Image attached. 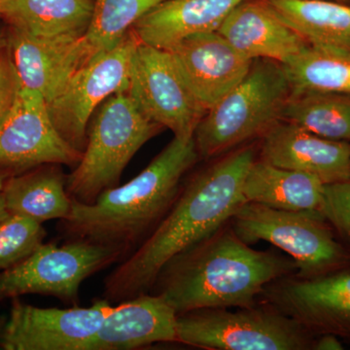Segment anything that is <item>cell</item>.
I'll list each match as a JSON object with an SVG mask.
<instances>
[{
	"instance_id": "cell-1",
	"label": "cell",
	"mask_w": 350,
	"mask_h": 350,
	"mask_svg": "<svg viewBox=\"0 0 350 350\" xmlns=\"http://www.w3.org/2000/svg\"><path fill=\"white\" fill-rule=\"evenodd\" d=\"M256 159L247 145L191 177L155 229L108 275L105 299L119 304L149 293L172 258L230 223L245 202L243 181Z\"/></svg>"
},
{
	"instance_id": "cell-2",
	"label": "cell",
	"mask_w": 350,
	"mask_h": 350,
	"mask_svg": "<svg viewBox=\"0 0 350 350\" xmlns=\"http://www.w3.org/2000/svg\"><path fill=\"white\" fill-rule=\"evenodd\" d=\"M296 269L293 260L244 243L231 226L172 258L151 291L177 315L204 308H247L271 282Z\"/></svg>"
},
{
	"instance_id": "cell-3",
	"label": "cell",
	"mask_w": 350,
	"mask_h": 350,
	"mask_svg": "<svg viewBox=\"0 0 350 350\" xmlns=\"http://www.w3.org/2000/svg\"><path fill=\"white\" fill-rule=\"evenodd\" d=\"M199 158L194 138L183 142L174 137L128 183L105 191L91 204L72 200L62 229L70 239L115 246L128 257L169 213L184 176Z\"/></svg>"
},
{
	"instance_id": "cell-4",
	"label": "cell",
	"mask_w": 350,
	"mask_h": 350,
	"mask_svg": "<svg viewBox=\"0 0 350 350\" xmlns=\"http://www.w3.org/2000/svg\"><path fill=\"white\" fill-rule=\"evenodd\" d=\"M293 86L283 64L254 59L243 81L206 112L195 131L200 157L225 155L282 121Z\"/></svg>"
},
{
	"instance_id": "cell-5",
	"label": "cell",
	"mask_w": 350,
	"mask_h": 350,
	"mask_svg": "<svg viewBox=\"0 0 350 350\" xmlns=\"http://www.w3.org/2000/svg\"><path fill=\"white\" fill-rule=\"evenodd\" d=\"M89 126L81 161L66 182L71 200L85 204L118 186L133 156L163 129L139 109L128 90L109 96Z\"/></svg>"
},
{
	"instance_id": "cell-6",
	"label": "cell",
	"mask_w": 350,
	"mask_h": 350,
	"mask_svg": "<svg viewBox=\"0 0 350 350\" xmlns=\"http://www.w3.org/2000/svg\"><path fill=\"white\" fill-rule=\"evenodd\" d=\"M232 231L244 243L267 241L284 251L298 271L312 278L342 269L349 255L319 211H287L245 202L232 216Z\"/></svg>"
},
{
	"instance_id": "cell-7",
	"label": "cell",
	"mask_w": 350,
	"mask_h": 350,
	"mask_svg": "<svg viewBox=\"0 0 350 350\" xmlns=\"http://www.w3.org/2000/svg\"><path fill=\"white\" fill-rule=\"evenodd\" d=\"M296 320L273 308H204L178 314L177 342L215 350L312 349L314 338Z\"/></svg>"
},
{
	"instance_id": "cell-8",
	"label": "cell",
	"mask_w": 350,
	"mask_h": 350,
	"mask_svg": "<svg viewBox=\"0 0 350 350\" xmlns=\"http://www.w3.org/2000/svg\"><path fill=\"white\" fill-rule=\"evenodd\" d=\"M126 257L121 248L85 239L61 246L43 243L24 261L0 271V301L42 294L77 306L83 282Z\"/></svg>"
},
{
	"instance_id": "cell-9",
	"label": "cell",
	"mask_w": 350,
	"mask_h": 350,
	"mask_svg": "<svg viewBox=\"0 0 350 350\" xmlns=\"http://www.w3.org/2000/svg\"><path fill=\"white\" fill-rule=\"evenodd\" d=\"M138 44L131 29L116 47L78 69L61 93L47 103L55 128L76 150H85L88 126L94 112L112 94L129 89Z\"/></svg>"
},
{
	"instance_id": "cell-10",
	"label": "cell",
	"mask_w": 350,
	"mask_h": 350,
	"mask_svg": "<svg viewBox=\"0 0 350 350\" xmlns=\"http://www.w3.org/2000/svg\"><path fill=\"white\" fill-rule=\"evenodd\" d=\"M129 94L152 121L188 142L207 110L184 81L169 51L139 42L130 76Z\"/></svg>"
},
{
	"instance_id": "cell-11",
	"label": "cell",
	"mask_w": 350,
	"mask_h": 350,
	"mask_svg": "<svg viewBox=\"0 0 350 350\" xmlns=\"http://www.w3.org/2000/svg\"><path fill=\"white\" fill-rule=\"evenodd\" d=\"M113 306L107 299L88 308H38L14 298L0 335L5 350H86Z\"/></svg>"
},
{
	"instance_id": "cell-12",
	"label": "cell",
	"mask_w": 350,
	"mask_h": 350,
	"mask_svg": "<svg viewBox=\"0 0 350 350\" xmlns=\"http://www.w3.org/2000/svg\"><path fill=\"white\" fill-rule=\"evenodd\" d=\"M82 156L55 128L45 98L22 87L0 126V169L18 174L47 163L76 167Z\"/></svg>"
},
{
	"instance_id": "cell-13",
	"label": "cell",
	"mask_w": 350,
	"mask_h": 350,
	"mask_svg": "<svg viewBox=\"0 0 350 350\" xmlns=\"http://www.w3.org/2000/svg\"><path fill=\"white\" fill-rule=\"evenodd\" d=\"M262 294L273 308L310 332L350 333V271L312 278H280Z\"/></svg>"
},
{
	"instance_id": "cell-14",
	"label": "cell",
	"mask_w": 350,
	"mask_h": 350,
	"mask_svg": "<svg viewBox=\"0 0 350 350\" xmlns=\"http://www.w3.org/2000/svg\"><path fill=\"white\" fill-rule=\"evenodd\" d=\"M167 51L189 89L207 111L243 81L253 63L218 31L188 36Z\"/></svg>"
},
{
	"instance_id": "cell-15",
	"label": "cell",
	"mask_w": 350,
	"mask_h": 350,
	"mask_svg": "<svg viewBox=\"0 0 350 350\" xmlns=\"http://www.w3.org/2000/svg\"><path fill=\"white\" fill-rule=\"evenodd\" d=\"M6 42L22 87L38 92L50 103L78 69L94 59L85 36L36 38L6 25Z\"/></svg>"
},
{
	"instance_id": "cell-16",
	"label": "cell",
	"mask_w": 350,
	"mask_h": 350,
	"mask_svg": "<svg viewBox=\"0 0 350 350\" xmlns=\"http://www.w3.org/2000/svg\"><path fill=\"white\" fill-rule=\"evenodd\" d=\"M260 160L314 175L325 185L350 180V142L327 139L285 121L262 135Z\"/></svg>"
},
{
	"instance_id": "cell-17",
	"label": "cell",
	"mask_w": 350,
	"mask_h": 350,
	"mask_svg": "<svg viewBox=\"0 0 350 350\" xmlns=\"http://www.w3.org/2000/svg\"><path fill=\"white\" fill-rule=\"evenodd\" d=\"M177 317L159 295H139L113 306L86 350L137 349L177 342Z\"/></svg>"
},
{
	"instance_id": "cell-18",
	"label": "cell",
	"mask_w": 350,
	"mask_h": 350,
	"mask_svg": "<svg viewBox=\"0 0 350 350\" xmlns=\"http://www.w3.org/2000/svg\"><path fill=\"white\" fill-rule=\"evenodd\" d=\"M234 49L248 59L285 64L308 44L276 15L267 0H245L217 29Z\"/></svg>"
},
{
	"instance_id": "cell-19",
	"label": "cell",
	"mask_w": 350,
	"mask_h": 350,
	"mask_svg": "<svg viewBox=\"0 0 350 350\" xmlns=\"http://www.w3.org/2000/svg\"><path fill=\"white\" fill-rule=\"evenodd\" d=\"M245 0H165L133 25L139 42L170 50L182 39L217 31L226 18Z\"/></svg>"
},
{
	"instance_id": "cell-20",
	"label": "cell",
	"mask_w": 350,
	"mask_h": 350,
	"mask_svg": "<svg viewBox=\"0 0 350 350\" xmlns=\"http://www.w3.org/2000/svg\"><path fill=\"white\" fill-rule=\"evenodd\" d=\"M325 184L306 172L280 169L255 160L244 178L245 202L287 211H319Z\"/></svg>"
},
{
	"instance_id": "cell-21",
	"label": "cell",
	"mask_w": 350,
	"mask_h": 350,
	"mask_svg": "<svg viewBox=\"0 0 350 350\" xmlns=\"http://www.w3.org/2000/svg\"><path fill=\"white\" fill-rule=\"evenodd\" d=\"M94 0H0V19L36 38L85 36Z\"/></svg>"
},
{
	"instance_id": "cell-22",
	"label": "cell",
	"mask_w": 350,
	"mask_h": 350,
	"mask_svg": "<svg viewBox=\"0 0 350 350\" xmlns=\"http://www.w3.org/2000/svg\"><path fill=\"white\" fill-rule=\"evenodd\" d=\"M59 165L47 163L9 177L1 191L7 211L39 223L68 218L72 200Z\"/></svg>"
},
{
	"instance_id": "cell-23",
	"label": "cell",
	"mask_w": 350,
	"mask_h": 350,
	"mask_svg": "<svg viewBox=\"0 0 350 350\" xmlns=\"http://www.w3.org/2000/svg\"><path fill=\"white\" fill-rule=\"evenodd\" d=\"M308 45L350 51V5L335 0H267Z\"/></svg>"
},
{
	"instance_id": "cell-24",
	"label": "cell",
	"mask_w": 350,
	"mask_h": 350,
	"mask_svg": "<svg viewBox=\"0 0 350 350\" xmlns=\"http://www.w3.org/2000/svg\"><path fill=\"white\" fill-rule=\"evenodd\" d=\"M282 121L327 139L350 142V94L293 89Z\"/></svg>"
},
{
	"instance_id": "cell-25",
	"label": "cell",
	"mask_w": 350,
	"mask_h": 350,
	"mask_svg": "<svg viewBox=\"0 0 350 350\" xmlns=\"http://www.w3.org/2000/svg\"><path fill=\"white\" fill-rule=\"evenodd\" d=\"M283 66L293 89L350 94V51L308 45Z\"/></svg>"
},
{
	"instance_id": "cell-26",
	"label": "cell",
	"mask_w": 350,
	"mask_h": 350,
	"mask_svg": "<svg viewBox=\"0 0 350 350\" xmlns=\"http://www.w3.org/2000/svg\"><path fill=\"white\" fill-rule=\"evenodd\" d=\"M165 1L94 0L93 14L85 38L94 57L119 45L138 21Z\"/></svg>"
},
{
	"instance_id": "cell-27",
	"label": "cell",
	"mask_w": 350,
	"mask_h": 350,
	"mask_svg": "<svg viewBox=\"0 0 350 350\" xmlns=\"http://www.w3.org/2000/svg\"><path fill=\"white\" fill-rule=\"evenodd\" d=\"M42 223L19 214L0 221V271L12 268L31 256L43 244Z\"/></svg>"
},
{
	"instance_id": "cell-28",
	"label": "cell",
	"mask_w": 350,
	"mask_h": 350,
	"mask_svg": "<svg viewBox=\"0 0 350 350\" xmlns=\"http://www.w3.org/2000/svg\"><path fill=\"white\" fill-rule=\"evenodd\" d=\"M321 213L350 243V180L325 185Z\"/></svg>"
},
{
	"instance_id": "cell-29",
	"label": "cell",
	"mask_w": 350,
	"mask_h": 350,
	"mask_svg": "<svg viewBox=\"0 0 350 350\" xmlns=\"http://www.w3.org/2000/svg\"><path fill=\"white\" fill-rule=\"evenodd\" d=\"M21 89L22 83L6 42L0 49V126L10 114Z\"/></svg>"
},
{
	"instance_id": "cell-30",
	"label": "cell",
	"mask_w": 350,
	"mask_h": 350,
	"mask_svg": "<svg viewBox=\"0 0 350 350\" xmlns=\"http://www.w3.org/2000/svg\"><path fill=\"white\" fill-rule=\"evenodd\" d=\"M337 335L333 333H323L317 340H313L312 349L315 350H342L344 349Z\"/></svg>"
},
{
	"instance_id": "cell-31",
	"label": "cell",
	"mask_w": 350,
	"mask_h": 350,
	"mask_svg": "<svg viewBox=\"0 0 350 350\" xmlns=\"http://www.w3.org/2000/svg\"><path fill=\"white\" fill-rule=\"evenodd\" d=\"M12 175L15 174L11 172L10 170L0 169V193H1L2 189H3L4 185H5L7 179L12 176Z\"/></svg>"
},
{
	"instance_id": "cell-32",
	"label": "cell",
	"mask_w": 350,
	"mask_h": 350,
	"mask_svg": "<svg viewBox=\"0 0 350 350\" xmlns=\"http://www.w3.org/2000/svg\"><path fill=\"white\" fill-rule=\"evenodd\" d=\"M8 211H7L5 202H4L3 196L0 193V221L3 220L9 215Z\"/></svg>"
},
{
	"instance_id": "cell-33",
	"label": "cell",
	"mask_w": 350,
	"mask_h": 350,
	"mask_svg": "<svg viewBox=\"0 0 350 350\" xmlns=\"http://www.w3.org/2000/svg\"><path fill=\"white\" fill-rule=\"evenodd\" d=\"M6 44V27H0V49Z\"/></svg>"
},
{
	"instance_id": "cell-34",
	"label": "cell",
	"mask_w": 350,
	"mask_h": 350,
	"mask_svg": "<svg viewBox=\"0 0 350 350\" xmlns=\"http://www.w3.org/2000/svg\"><path fill=\"white\" fill-rule=\"evenodd\" d=\"M6 317H2V315L0 314V335H1L2 329H3Z\"/></svg>"
},
{
	"instance_id": "cell-35",
	"label": "cell",
	"mask_w": 350,
	"mask_h": 350,
	"mask_svg": "<svg viewBox=\"0 0 350 350\" xmlns=\"http://www.w3.org/2000/svg\"><path fill=\"white\" fill-rule=\"evenodd\" d=\"M335 1H340V2H342V1H345V0H335Z\"/></svg>"
}]
</instances>
